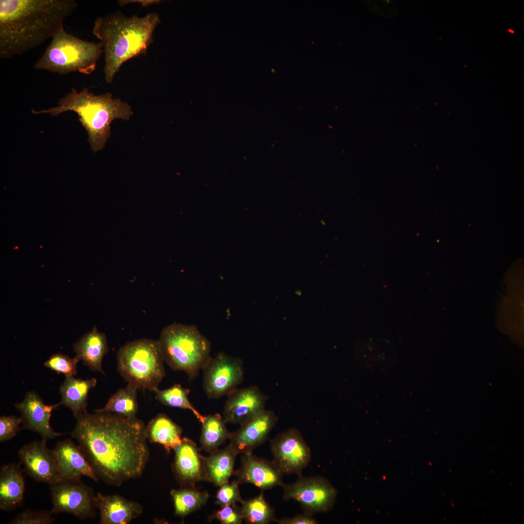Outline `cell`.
<instances>
[{
	"instance_id": "obj_1",
	"label": "cell",
	"mask_w": 524,
	"mask_h": 524,
	"mask_svg": "<svg viewBox=\"0 0 524 524\" xmlns=\"http://www.w3.org/2000/svg\"><path fill=\"white\" fill-rule=\"evenodd\" d=\"M95 412L77 418L71 435L98 479L119 486L140 476L149 457L143 421L112 412Z\"/></svg>"
},
{
	"instance_id": "obj_2",
	"label": "cell",
	"mask_w": 524,
	"mask_h": 524,
	"mask_svg": "<svg viewBox=\"0 0 524 524\" xmlns=\"http://www.w3.org/2000/svg\"><path fill=\"white\" fill-rule=\"evenodd\" d=\"M77 6L74 0H0V58L22 54L52 38Z\"/></svg>"
},
{
	"instance_id": "obj_3",
	"label": "cell",
	"mask_w": 524,
	"mask_h": 524,
	"mask_svg": "<svg viewBox=\"0 0 524 524\" xmlns=\"http://www.w3.org/2000/svg\"><path fill=\"white\" fill-rule=\"evenodd\" d=\"M161 22L158 14L127 16L117 11L98 17L92 33L100 40L104 53V79L111 83L121 66L130 59L147 54L153 34Z\"/></svg>"
},
{
	"instance_id": "obj_4",
	"label": "cell",
	"mask_w": 524,
	"mask_h": 524,
	"mask_svg": "<svg viewBox=\"0 0 524 524\" xmlns=\"http://www.w3.org/2000/svg\"><path fill=\"white\" fill-rule=\"evenodd\" d=\"M58 105L47 110H32L33 114L49 113L57 116L66 111L77 113L86 130L91 149L97 152L104 148L111 135L110 125L115 119L129 120L132 115L131 107L111 93L94 95L87 88L78 92L75 88L58 101Z\"/></svg>"
},
{
	"instance_id": "obj_5",
	"label": "cell",
	"mask_w": 524,
	"mask_h": 524,
	"mask_svg": "<svg viewBox=\"0 0 524 524\" xmlns=\"http://www.w3.org/2000/svg\"><path fill=\"white\" fill-rule=\"evenodd\" d=\"M158 341L164 361L190 379L202 370L211 357V344L194 325L174 323L163 328Z\"/></svg>"
},
{
	"instance_id": "obj_6",
	"label": "cell",
	"mask_w": 524,
	"mask_h": 524,
	"mask_svg": "<svg viewBox=\"0 0 524 524\" xmlns=\"http://www.w3.org/2000/svg\"><path fill=\"white\" fill-rule=\"evenodd\" d=\"M103 52L100 42L96 43L82 40L63 28L52 37L34 68L61 74L78 71L88 75L95 70Z\"/></svg>"
},
{
	"instance_id": "obj_7",
	"label": "cell",
	"mask_w": 524,
	"mask_h": 524,
	"mask_svg": "<svg viewBox=\"0 0 524 524\" xmlns=\"http://www.w3.org/2000/svg\"><path fill=\"white\" fill-rule=\"evenodd\" d=\"M158 341L143 338L129 342L117 355V370L128 384L154 392L165 376Z\"/></svg>"
},
{
	"instance_id": "obj_8",
	"label": "cell",
	"mask_w": 524,
	"mask_h": 524,
	"mask_svg": "<svg viewBox=\"0 0 524 524\" xmlns=\"http://www.w3.org/2000/svg\"><path fill=\"white\" fill-rule=\"evenodd\" d=\"M52 514H71L84 520L96 516V495L81 479L56 481L50 485Z\"/></svg>"
},
{
	"instance_id": "obj_9",
	"label": "cell",
	"mask_w": 524,
	"mask_h": 524,
	"mask_svg": "<svg viewBox=\"0 0 524 524\" xmlns=\"http://www.w3.org/2000/svg\"><path fill=\"white\" fill-rule=\"evenodd\" d=\"M284 500L298 502L305 512L313 515L330 510L337 496V491L326 478L315 476H299L294 483L283 484Z\"/></svg>"
},
{
	"instance_id": "obj_10",
	"label": "cell",
	"mask_w": 524,
	"mask_h": 524,
	"mask_svg": "<svg viewBox=\"0 0 524 524\" xmlns=\"http://www.w3.org/2000/svg\"><path fill=\"white\" fill-rule=\"evenodd\" d=\"M203 387L210 399H217L237 388L244 379L243 362L224 352L211 358L203 369Z\"/></svg>"
},
{
	"instance_id": "obj_11",
	"label": "cell",
	"mask_w": 524,
	"mask_h": 524,
	"mask_svg": "<svg viewBox=\"0 0 524 524\" xmlns=\"http://www.w3.org/2000/svg\"><path fill=\"white\" fill-rule=\"evenodd\" d=\"M273 461L283 474L301 476L309 464L311 450L300 432L290 428L274 438L270 443Z\"/></svg>"
},
{
	"instance_id": "obj_12",
	"label": "cell",
	"mask_w": 524,
	"mask_h": 524,
	"mask_svg": "<svg viewBox=\"0 0 524 524\" xmlns=\"http://www.w3.org/2000/svg\"><path fill=\"white\" fill-rule=\"evenodd\" d=\"M47 441L42 438L25 444L17 454L29 475L36 481L50 485L56 481L57 461L54 450L47 447Z\"/></svg>"
},
{
	"instance_id": "obj_13",
	"label": "cell",
	"mask_w": 524,
	"mask_h": 524,
	"mask_svg": "<svg viewBox=\"0 0 524 524\" xmlns=\"http://www.w3.org/2000/svg\"><path fill=\"white\" fill-rule=\"evenodd\" d=\"M278 419L273 411L263 409L230 433L229 445L237 454L252 452L267 439Z\"/></svg>"
},
{
	"instance_id": "obj_14",
	"label": "cell",
	"mask_w": 524,
	"mask_h": 524,
	"mask_svg": "<svg viewBox=\"0 0 524 524\" xmlns=\"http://www.w3.org/2000/svg\"><path fill=\"white\" fill-rule=\"evenodd\" d=\"M223 418L226 423L242 424L264 409L267 396L256 386L235 389L228 395Z\"/></svg>"
},
{
	"instance_id": "obj_15",
	"label": "cell",
	"mask_w": 524,
	"mask_h": 524,
	"mask_svg": "<svg viewBox=\"0 0 524 524\" xmlns=\"http://www.w3.org/2000/svg\"><path fill=\"white\" fill-rule=\"evenodd\" d=\"M59 405L60 403L47 405L36 393L29 392L24 399L15 406L21 413L22 428L36 432L48 440L65 434L55 432L49 423L52 410Z\"/></svg>"
},
{
	"instance_id": "obj_16",
	"label": "cell",
	"mask_w": 524,
	"mask_h": 524,
	"mask_svg": "<svg viewBox=\"0 0 524 524\" xmlns=\"http://www.w3.org/2000/svg\"><path fill=\"white\" fill-rule=\"evenodd\" d=\"M53 450L57 461L56 482L81 479L83 476L98 480L79 445L71 439L58 442Z\"/></svg>"
},
{
	"instance_id": "obj_17",
	"label": "cell",
	"mask_w": 524,
	"mask_h": 524,
	"mask_svg": "<svg viewBox=\"0 0 524 524\" xmlns=\"http://www.w3.org/2000/svg\"><path fill=\"white\" fill-rule=\"evenodd\" d=\"M240 483H249L262 490L282 486L283 474L273 461L258 458L252 452L243 454L241 467L234 472Z\"/></svg>"
},
{
	"instance_id": "obj_18",
	"label": "cell",
	"mask_w": 524,
	"mask_h": 524,
	"mask_svg": "<svg viewBox=\"0 0 524 524\" xmlns=\"http://www.w3.org/2000/svg\"><path fill=\"white\" fill-rule=\"evenodd\" d=\"M175 456L173 469L178 481L186 487H194L199 481L206 480L204 457L201 456L196 443L183 437L174 448Z\"/></svg>"
},
{
	"instance_id": "obj_19",
	"label": "cell",
	"mask_w": 524,
	"mask_h": 524,
	"mask_svg": "<svg viewBox=\"0 0 524 524\" xmlns=\"http://www.w3.org/2000/svg\"><path fill=\"white\" fill-rule=\"evenodd\" d=\"M96 501L99 511L100 524H127L142 512L140 504L117 495H104L98 492Z\"/></svg>"
},
{
	"instance_id": "obj_20",
	"label": "cell",
	"mask_w": 524,
	"mask_h": 524,
	"mask_svg": "<svg viewBox=\"0 0 524 524\" xmlns=\"http://www.w3.org/2000/svg\"><path fill=\"white\" fill-rule=\"evenodd\" d=\"M21 464H5L0 471V508L6 511L15 510L22 504L25 491L23 470Z\"/></svg>"
},
{
	"instance_id": "obj_21",
	"label": "cell",
	"mask_w": 524,
	"mask_h": 524,
	"mask_svg": "<svg viewBox=\"0 0 524 524\" xmlns=\"http://www.w3.org/2000/svg\"><path fill=\"white\" fill-rule=\"evenodd\" d=\"M73 349L76 357L86 366L105 375L102 361L108 352L107 342L105 335L99 332L96 326L73 344Z\"/></svg>"
},
{
	"instance_id": "obj_22",
	"label": "cell",
	"mask_w": 524,
	"mask_h": 524,
	"mask_svg": "<svg viewBox=\"0 0 524 524\" xmlns=\"http://www.w3.org/2000/svg\"><path fill=\"white\" fill-rule=\"evenodd\" d=\"M97 379L92 378L82 379L71 377H66L63 383L60 386L62 399L60 405L70 409L76 419L87 412V398L89 391L97 384Z\"/></svg>"
},
{
	"instance_id": "obj_23",
	"label": "cell",
	"mask_w": 524,
	"mask_h": 524,
	"mask_svg": "<svg viewBox=\"0 0 524 524\" xmlns=\"http://www.w3.org/2000/svg\"><path fill=\"white\" fill-rule=\"evenodd\" d=\"M238 455L229 445L224 449L210 454L204 457V467L206 481L220 486L228 481L234 472L236 457Z\"/></svg>"
},
{
	"instance_id": "obj_24",
	"label": "cell",
	"mask_w": 524,
	"mask_h": 524,
	"mask_svg": "<svg viewBox=\"0 0 524 524\" xmlns=\"http://www.w3.org/2000/svg\"><path fill=\"white\" fill-rule=\"evenodd\" d=\"M147 438L152 442L162 445L169 453L181 441V428L164 414L152 419L146 426Z\"/></svg>"
},
{
	"instance_id": "obj_25",
	"label": "cell",
	"mask_w": 524,
	"mask_h": 524,
	"mask_svg": "<svg viewBox=\"0 0 524 524\" xmlns=\"http://www.w3.org/2000/svg\"><path fill=\"white\" fill-rule=\"evenodd\" d=\"M223 417L219 413L205 416L202 424L200 439L202 449L210 454L218 450L227 439L229 433Z\"/></svg>"
},
{
	"instance_id": "obj_26",
	"label": "cell",
	"mask_w": 524,
	"mask_h": 524,
	"mask_svg": "<svg viewBox=\"0 0 524 524\" xmlns=\"http://www.w3.org/2000/svg\"><path fill=\"white\" fill-rule=\"evenodd\" d=\"M138 389L136 386L128 383L125 387L113 394L103 408L95 411L112 412L127 418H135L138 409Z\"/></svg>"
},
{
	"instance_id": "obj_27",
	"label": "cell",
	"mask_w": 524,
	"mask_h": 524,
	"mask_svg": "<svg viewBox=\"0 0 524 524\" xmlns=\"http://www.w3.org/2000/svg\"><path fill=\"white\" fill-rule=\"evenodd\" d=\"M194 487H185L171 491L176 515L183 518L205 504L209 494Z\"/></svg>"
},
{
	"instance_id": "obj_28",
	"label": "cell",
	"mask_w": 524,
	"mask_h": 524,
	"mask_svg": "<svg viewBox=\"0 0 524 524\" xmlns=\"http://www.w3.org/2000/svg\"><path fill=\"white\" fill-rule=\"evenodd\" d=\"M241 507L243 520L250 524H267L277 521L274 510L264 499L263 492L247 500Z\"/></svg>"
},
{
	"instance_id": "obj_29",
	"label": "cell",
	"mask_w": 524,
	"mask_h": 524,
	"mask_svg": "<svg viewBox=\"0 0 524 524\" xmlns=\"http://www.w3.org/2000/svg\"><path fill=\"white\" fill-rule=\"evenodd\" d=\"M190 392L189 389L183 388L179 384H175L166 389L160 390L158 388L154 392L155 393L156 400L162 404L189 410L198 420L202 423L205 416L196 409L188 399V395Z\"/></svg>"
},
{
	"instance_id": "obj_30",
	"label": "cell",
	"mask_w": 524,
	"mask_h": 524,
	"mask_svg": "<svg viewBox=\"0 0 524 524\" xmlns=\"http://www.w3.org/2000/svg\"><path fill=\"white\" fill-rule=\"evenodd\" d=\"M79 361L77 357L71 358L62 354H55L45 362L44 366L58 374L71 377L77 374V363Z\"/></svg>"
},
{
	"instance_id": "obj_31",
	"label": "cell",
	"mask_w": 524,
	"mask_h": 524,
	"mask_svg": "<svg viewBox=\"0 0 524 524\" xmlns=\"http://www.w3.org/2000/svg\"><path fill=\"white\" fill-rule=\"evenodd\" d=\"M50 511L26 509L18 514L10 524H51L55 521Z\"/></svg>"
},
{
	"instance_id": "obj_32",
	"label": "cell",
	"mask_w": 524,
	"mask_h": 524,
	"mask_svg": "<svg viewBox=\"0 0 524 524\" xmlns=\"http://www.w3.org/2000/svg\"><path fill=\"white\" fill-rule=\"evenodd\" d=\"M239 484L235 480L231 483L228 481L220 485L216 495V504L222 507L236 504L237 502L242 503L243 500L240 495Z\"/></svg>"
},
{
	"instance_id": "obj_33",
	"label": "cell",
	"mask_w": 524,
	"mask_h": 524,
	"mask_svg": "<svg viewBox=\"0 0 524 524\" xmlns=\"http://www.w3.org/2000/svg\"><path fill=\"white\" fill-rule=\"evenodd\" d=\"M21 417L15 415L2 416L0 417V442H3L9 441L15 436L21 428L20 424H22Z\"/></svg>"
},
{
	"instance_id": "obj_34",
	"label": "cell",
	"mask_w": 524,
	"mask_h": 524,
	"mask_svg": "<svg viewBox=\"0 0 524 524\" xmlns=\"http://www.w3.org/2000/svg\"><path fill=\"white\" fill-rule=\"evenodd\" d=\"M213 518L223 524H240L243 520L241 507L236 504L222 507L213 514Z\"/></svg>"
},
{
	"instance_id": "obj_35",
	"label": "cell",
	"mask_w": 524,
	"mask_h": 524,
	"mask_svg": "<svg viewBox=\"0 0 524 524\" xmlns=\"http://www.w3.org/2000/svg\"><path fill=\"white\" fill-rule=\"evenodd\" d=\"M279 524H317L318 521L312 515L304 512L291 518H284L276 521Z\"/></svg>"
},
{
	"instance_id": "obj_36",
	"label": "cell",
	"mask_w": 524,
	"mask_h": 524,
	"mask_svg": "<svg viewBox=\"0 0 524 524\" xmlns=\"http://www.w3.org/2000/svg\"><path fill=\"white\" fill-rule=\"evenodd\" d=\"M160 1V0H119L118 1V3L121 6H123L127 4L132 3H140L142 6H147L153 4L158 3Z\"/></svg>"
}]
</instances>
